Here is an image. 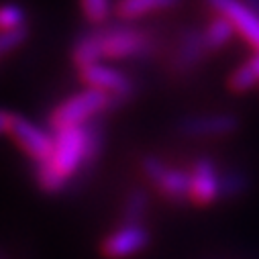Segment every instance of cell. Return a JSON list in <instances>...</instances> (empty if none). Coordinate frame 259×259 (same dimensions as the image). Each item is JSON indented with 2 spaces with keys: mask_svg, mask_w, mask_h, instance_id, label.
<instances>
[{
  "mask_svg": "<svg viewBox=\"0 0 259 259\" xmlns=\"http://www.w3.org/2000/svg\"><path fill=\"white\" fill-rule=\"evenodd\" d=\"M153 47L151 37L137 27H98L84 33L72 49V59L78 70L102 63V59H139Z\"/></svg>",
  "mask_w": 259,
  "mask_h": 259,
  "instance_id": "obj_1",
  "label": "cell"
},
{
  "mask_svg": "<svg viewBox=\"0 0 259 259\" xmlns=\"http://www.w3.org/2000/svg\"><path fill=\"white\" fill-rule=\"evenodd\" d=\"M82 167H86V124L53 131L51 157L35 165L37 184L47 194L61 192Z\"/></svg>",
  "mask_w": 259,
  "mask_h": 259,
  "instance_id": "obj_2",
  "label": "cell"
},
{
  "mask_svg": "<svg viewBox=\"0 0 259 259\" xmlns=\"http://www.w3.org/2000/svg\"><path fill=\"white\" fill-rule=\"evenodd\" d=\"M116 108L112 98L104 92L86 88L70 98H66L61 104H57L49 114V124L53 131L61 128H72V126H84L94 116Z\"/></svg>",
  "mask_w": 259,
  "mask_h": 259,
  "instance_id": "obj_3",
  "label": "cell"
},
{
  "mask_svg": "<svg viewBox=\"0 0 259 259\" xmlns=\"http://www.w3.org/2000/svg\"><path fill=\"white\" fill-rule=\"evenodd\" d=\"M141 169L145 178L155 184L161 196H165L171 202H188L190 200V174L188 169L169 167L159 157H143Z\"/></svg>",
  "mask_w": 259,
  "mask_h": 259,
  "instance_id": "obj_4",
  "label": "cell"
},
{
  "mask_svg": "<svg viewBox=\"0 0 259 259\" xmlns=\"http://www.w3.org/2000/svg\"><path fill=\"white\" fill-rule=\"evenodd\" d=\"M80 80L86 84V88L108 94L112 98L114 106L124 104L135 92L131 78L118 70H114V68H110V66H104V63H94V66L82 68Z\"/></svg>",
  "mask_w": 259,
  "mask_h": 259,
  "instance_id": "obj_5",
  "label": "cell"
},
{
  "mask_svg": "<svg viewBox=\"0 0 259 259\" xmlns=\"http://www.w3.org/2000/svg\"><path fill=\"white\" fill-rule=\"evenodd\" d=\"M11 137L19 143V147L37 163H43L51 157L53 153V135L45 128L37 126L25 116L13 114L11 118V128H9Z\"/></svg>",
  "mask_w": 259,
  "mask_h": 259,
  "instance_id": "obj_6",
  "label": "cell"
},
{
  "mask_svg": "<svg viewBox=\"0 0 259 259\" xmlns=\"http://www.w3.org/2000/svg\"><path fill=\"white\" fill-rule=\"evenodd\" d=\"M178 133L192 139L202 137H227L241 128V118L231 112H214V114H196L184 116L178 124Z\"/></svg>",
  "mask_w": 259,
  "mask_h": 259,
  "instance_id": "obj_7",
  "label": "cell"
},
{
  "mask_svg": "<svg viewBox=\"0 0 259 259\" xmlns=\"http://www.w3.org/2000/svg\"><path fill=\"white\" fill-rule=\"evenodd\" d=\"M206 5L214 11V15L227 19L235 33L241 35L255 51H259V19L243 0H206Z\"/></svg>",
  "mask_w": 259,
  "mask_h": 259,
  "instance_id": "obj_8",
  "label": "cell"
},
{
  "mask_svg": "<svg viewBox=\"0 0 259 259\" xmlns=\"http://www.w3.org/2000/svg\"><path fill=\"white\" fill-rule=\"evenodd\" d=\"M190 200L198 206H208L219 200V165L210 157H198L190 167Z\"/></svg>",
  "mask_w": 259,
  "mask_h": 259,
  "instance_id": "obj_9",
  "label": "cell"
},
{
  "mask_svg": "<svg viewBox=\"0 0 259 259\" xmlns=\"http://www.w3.org/2000/svg\"><path fill=\"white\" fill-rule=\"evenodd\" d=\"M208 53L210 51L206 47L202 29L190 27V29H186L180 35V39L176 43V49H174L171 61H169V68L176 74H188L190 70L198 68Z\"/></svg>",
  "mask_w": 259,
  "mask_h": 259,
  "instance_id": "obj_10",
  "label": "cell"
},
{
  "mask_svg": "<svg viewBox=\"0 0 259 259\" xmlns=\"http://www.w3.org/2000/svg\"><path fill=\"white\" fill-rule=\"evenodd\" d=\"M151 237L143 225H120L102 243V253L108 259H124L149 245Z\"/></svg>",
  "mask_w": 259,
  "mask_h": 259,
  "instance_id": "obj_11",
  "label": "cell"
},
{
  "mask_svg": "<svg viewBox=\"0 0 259 259\" xmlns=\"http://www.w3.org/2000/svg\"><path fill=\"white\" fill-rule=\"evenodd\" d=\"M178 3L180 0H118L114 5V15L120 21H135L151 13L171 9Z\"/></svg>",
  "mask_w": 259,
  "mask_h": 259,
  "instance_id": "obj_12",
  "label": "cell"
},
{
  "mask_svg": "<svg viewBox=\"0 0 259 259\" xmlns=\"http://www.w3.org/2000/svg\"><path fill=\"white\" fill-rule=\"evenodd\" d=\"M251 190V178L243 169L221 171L219 178V200H237Z\"/></svg>",
  "mask_w": 259,
  "mask_h": 259,
  "instance_id": "obj_13",
  "label": "cell"
},
{
  "mask_svg": "<svg viewBox=\"0 0 259 259\" xmlns=\"http://www.w3.org/2000/svg\"><path fill=\"white\" fill-rule=\"evenodd\" d=\"M259 84V55L255 53L229 76V88L237 94H245Z\"/></svg>",
  "mask_w": 259,
  "mask_h": 259,
  "instance_id": "obj_14",
  "label": "cell"
},
{
  "mask_svg": "<svg viewBox=\"0 0 259 259\" xmlns=\"http://www.w3.org/2000/svg\"><path fill=\"white\" fill-rule=\"evenodd\" d=\"M202 33H204V41H206V47H208L210 53L223 49L225 45H229L233 41V37L237 35L233 25L227 19L219 17V15L212 17V21L202 29Z\"/></svg>",
  "mask_w": 259,
  "mask_h": 259,
  "instance_id": "obj_15",
  "label": "cell"
},
{
  "mask_svg": "<svg viewBox=\"0 0 259 259\" xmlns=\"http://www.w3.org/2000/svg\"><path fill=\"white\" fill-rule=\"evenodd\" d=\"M149 206V198L141 188H135L126 194L124 206H122V225H141Z\"/></svg>",
  "mask_w": 259,
  "mask_h": 259,
  "instance_id": "obj_16",
  "label": "cell"
},
{
  "mask_svg": "<svg viewBox=\"0 0 259 259\" xmlns=\"http://www.w3.org/2000/svg\"><path fill=\"white\" fill-rule=\"evenodd\" d=\"M27 29V13L17 3L0 5V33H13Z\"/></svg>",
  "mask_w": 259,
  "mask_h": 259,
  "instance_id": "obj_17",
  "label": "cell"
},
{
  "mask_svg": "<svg viewBox=\"0 0 259 259\" xmlns=\"http://www.w3.org/2000/svg\"><path fill=\"white\" fill-rule=\"evenodd\" d=\"M80 5L86 21L92 25L102 27L110 19V13H112L110 0H80Z\"/></svg>",
  "mask_w": 259,
  "mask_h": 259,
  "instance_id": "obj_18",
  "label": "cell"
},
{
  "mask_svg": "<svg viewBox=\"0 0 259 259\" xmlns=\"http://www.w3.org/2000/svg\"><path fill=\"white\" fill-rule=\"evenodd\" d=\"M29 31L21 29V31H13V33H0V57L15 51L17 47H21L27 41Z\"/></svg>",
  "mask_w": 259,
  "mask_h": 259,
  "instance_id": "obj_19",
  "label": "cell"
},
{
  "mask_svg": "<svg viewBox=\"0 0 259 259\" xmlns=\"http://www.w3.org/2000/svg\"><path fill=\"white\" fill-rule=\"evenodd\" d=\"M11 118H13L11 112L0 110V135H3V133H9V128H11Z\"/></svg>",
  "mask_w": 259,
  "mask_h": 259,
  "instance_id": "obj_20",
  "label": "cell"
},
{
  "mask_svg": "<svg viewBox=\"0 0 259 259\" xmlns=\"http://www.w3.org/2000/svg\"><path fill=\"white\" fill-rule=\"evenodd\" d=\"M243 3L253 11V15L259 19V0H243Z\"/></svg>",
  "mask_w": 259,
  "mask_h": 259,
  "instance_id": "obj_21",
  "label": "cell"
}]
</instances>
